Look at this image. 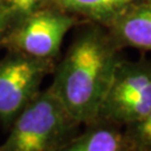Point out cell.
Here are the masks:
<instances>
[{
	"label": "cell",
	"instance_id": "cell-1",
	"mask_svg": "<svg viewBox=\"0 0 151 151\" xmlns=\"http://www.w3.org/2000/svg\"><path fill=\"white\" fill-rule=\"evenodd\" d=\"M53 70L48 88L81 125L96 121L121 58V48L108 29L84 22Z\"/></svg>",
	"mask_w": 151,
	"mask_h": 151
},
{
	"label": "cell",
	"instance_id": "cell-2",
	"mask_svg": "<svg viewBox=\"0 0 151 151\" xmlns=\"http://www.w3.org/2000/svg\"><path fill=\"white\" fill-rule=\"evenodd\" d=\"M80 125L47 87L14 120L0 151H60Z\"/></svg>",
	"mask_w": 151,
	"mask_h": 151
},
{
	"label": "cell",
	"instance_id": "cell-3",
	"mask_svg": "<svg viewBox=\"0 0 151 151\" xmlns=\"http://www.w3.org/2000/svg\"><path fill=\"white\" fill-rule=\"evenodd\" d=\"M151 110V60L121 57L96 121L125 128ZM95 121V122H96Z\"/></svg>",
	"mask_w": 151,
	"mask_h": 151
},
{
	"label": "cell",
	"instance_id": "cell-4",
	"mask_svg": "<svg viewBox=\"0 0 151 151\" xmlns=\"http://www.w3.org/2000/svg\"><path fill=\"white\" fill-rule=\"evenodd\" d=\"M80 22L73 15L46 6L12 22L1 46L34 58L56 60L65 36Z\"/></svg>",
	"mask_w": 151,
	"mask_h": 151
},
{
	"label": "cell",
	"instance_id": "cell-5",
	"mask_svg": "<svg viewBox=\"0 0 151 151\" xmlns=\"http://www.w3.org/2000/svg\"><path fill=\"white\" fill-rule=\"evenodd\" d=\"M56 62L8 52L0 60V123L9 129L14 120L42 91Z\"/></svg>",
	"mask_w": 151,
	"mask_h": 151
},
{
	"label": "cell",
	"instance_id": "cell-6",
	"mask_svg": "<svg viewBox=\"0 0 151 151\" xmlns=\"http://www.w3.org/2000/svg\"><path fill=\"white\" fill-rule=\"evenodd\" d=\"M121 49L151 52V0H138L108 28Z\"/></svg>",
	"mask_w": 151,
	"mask_h": 151
},
{
	"label": "cell",
	"instance_id": "cell-7",
	"mask_svg": "<svg viewBox=\"0 0 151 151\" xmlns=\"http://www.w3.org/2000/svg\"><path fill=\"white\" fill-rule=\"evenodd\" d=\"M138 0H49L55 7L80 20L108 28Z\"/></svg>",
	"mask_w": 151,
	"mask_h": 151
},
{
	"label": "cell",
	"instance_id": "cell-8",
	"mask_svg": "<svg viewBox=\"0 0 151 151\" xmlns=\"http://www.w3.org/2000/svg\"><path fill=\"white\" fill-rule=\"evenodd\" d=\"M85 127L60 151H130L122 128L99 121Z\"/></svg>",
	"mask_w": 151,
	"mask_h": 151
},
{
	"label": "cell",
	"instance_id": "cell-9",
	"mask_svg": "<svg viewBox=\"0 0 151 151\" xmlns=\"http://www.w3.org/2000/svg\"><path fill=\"white\" fill-rule=\"evenodd\" d=\"M130 151H151V110L134 123L123 128Z\"/></svg>",
	"mask_w": 151,
	"mask_h": 151
},
{
	"label": "cell",
	"instance_id": "cell-10",
	"mask_svg": "<svg viewBox=\"0 0 151 151\" xmlns=\"http://www.w3.org/2000/svg\"><path fill=\"white\" fill-rule=\"evenodd\" d=\"M48 2L49 0H0V5L9 12L12 22L48 6Z\"/></svg>",
	"mask_w": 151,
	"mask_h": 151
},
{
	"label": "cell",
	"instance_id": "cell-11",
	"mask_svg": "<svg viewBox=\"0 0 151 151\" xmlns=\"http://www.w3.org/2000/svg\"><path fill=\"white\" fill-rule=\"evenodd\" d=\"M11 22H12V20H11L9 12L0 5V46L2 44L6 32H8V29L10 27Z\"/></svg>",
	"mask_w": 151,
	"mask_h": 151
}]
</instances>
